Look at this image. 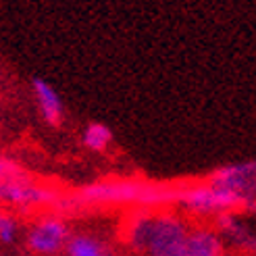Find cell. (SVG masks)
<instances>
[{"instance_id": "obj_1", "label": "cell", "mask_w": 256, "mask_h": 256, "mask_svg": "<svg viewBox=\"0 0 256 256\" xmlns=\"http://www.w3.org/2000/svg\"><path fill=\"white\" fill-rule=\"evenodd\" d=\"M179 190L152 186L138 179H110L84 188L75 198H56L54 206L75 208L90 204H142V206H160V204L177 202Z\"/></svg>"}, {"instance_id": "obj_2", "label": "cell", "mask_w": 256, "mask_h": 256, "mask_svg": "<svg viewBox=\"0 0 256 256\" xmlns=\"http://www.w3.org/2000/svg\"><path fill=\"white\" fill-rule=\"evenodd\" d=\"M188 225L173 212H142L130 225V242L148 256H186Z\"/></svg>"}, {"instance_id": "obj_3", "label": "cell", "mask_w": 256, "mask_h": 256, "mask_svg": "<svg viewBox=\"0 0 256 256\" xmlns=\"http://www.w3.org/2000/svg\"><path fill=\"white\" fill-rule=\"evenodd\" d=\"M177 204L196 216H219L225 212H236L244 206L234 192L219 188L210 182L179 190Z\"/></svg>"}, {"instance_id": "obj_4", "label": "cell", "mask_w": 256, "mask_h": 256, "mask_svg": "<svg viewBox=\"0 0 256 256\" xmlns=\"http://www.w3.org/2000/svg\"><path fill=\"white\" fill-rule=\"evenodd\" d=\"M58 194L48 188L36 184L30 175L0 179V204H10L19 208H34V206H48L56 202Z\"/></svg>"}, {"instance_id": "obj_5", "label": "cell", "mask_w": 256, "mask_h": 256, "mask_svg": "<svg viewBox=\"0 0 256 256\" xmlns=\"http://www.w3.org/2000/svg\"><path fill=\"white\" fill-rule=\"evenodd\" d=\"M208 182L234 192L246 206L248 202L256 200V158L225 164L208 177ZM244 206H242V210H244Z\"/></svg>"}, {"instance_id": "obj_6", "label": "cell", "mask_w": 256, "mask_h": 256, "mask_svg": "<svg viewBox=\"0 0 256 256\" xmlns=\"http://www.w3.org/2000/svg\"><path fill=\"white\" fill-rule=\"evenodd\" d=\"M69 227L58 216H42L28 234V246L40 256H54L67 246Z\"/></svg>"}, {"instance_id": "obj_7", "label": "cell", "mask_w": 256, "mask_h": 256, "mask_svg": "<svg viewBox=\"0 0 256 256\" xmlns=\"http://www.w3.org/2000/svg\"><path fill=\"white\" fill-rule=\"evenodd\" d=\"M225 254V244L219 232L208 227L190 229L186 240V256H221Z\"/></svg>"}, {"instance_id": "obj_8", "label": "cell", "mask_w": 256, "mask_h": 256, "mask_svg": "<svg viewBox=\"0 0 256 256\" xmlns=\"http://www.w3.org/2000/svg\"><path fill=\"white\" fill-rule=\"evenodd\" d=\"M32 84H34V94H36L38 108H40L44 121L48 125H54V127L60 125L65 108H62V100H60L58 92L48 82H44L40 78H36Z\"/></svg>"}, {"instance_id": "obj_9", "label": "cell", "mask_w": 256, "mask_h": 256, "mask_svg": "<svg viewBox=\"0 0 256 256\" xmlns=\"http://www.w3.org/2000/svg\"><path fill=\"white\" fill-rule=\"evenodd\" d=\"M65 250H67V256H112L110 248L104 242L90 234L69 236Z\"/></svg>"}, {"instance_id": "obj_10", "label": "cell", "mask_w": 256, "mask_h": 256, "mask_svg": "<svg viewBox=\"0 0 256 256\" xmlns=\"http://www.w3.org/2000/svg\"><path fill=\"white\" fill-rule=\"evenodd\" d=\"M112 144V132L104 123H90L84 130V146L94 152H104Z\"/></svg>"}, {"instance_id": "obj_11", "label": "cell", "mask_w": 256, "mask_h": 256, "mask_svg": "<svg viewBox=\"0 0 256 256\" xmlns=\"http://www.w3.org/2000/svg\"><path fill=\"white\" fill-rule=\"evenodd\" d=\"M23 175H28V173H25L19 164L0 156V179H12V177H23Z\"/></svg>"}, {"instance_id": "obj_12", "label": "cell", "mask_w": 256, "mask_h": 256, "mask_svg": "<svg viewBox=\"0 0 256 256\" xmlns=\"http://www.w3.org/2000/svg\"><path fill=\"white\" fill-rule=\"evenodd\" d=\"M221 256H225V254H221Z\"/></svg>"}]
</instances>
